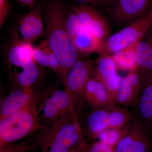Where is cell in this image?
<instances>
[{"label": "cell", "mask_w": 152, "mask_h": 152, "mask_svg": "<svg viewBox=\"0 0 152 152\" xmlns=\"http://www.w3.org/2000/svg\"><path fill=\"white\" fill-rule=\"evenodd\" d=\"M67 12L62 0H49L44 14L46 39L58 60L62 80L80 57L66 27Z\"/></svg>", "instance_id": "6da1fadb"}, {"label": "cell", "mask_w": 152, "mask_h": 152, "mask_svg": "<svg viewBox=\"0 0 152 152\" xmlns=\"http://www.w3.org/2000/svg\"><path fill=\"white\" fill-rule=\"evenodd\" d=\"M38 145L39 152H69L78 146H86L76 112L43 129Z\"/></svg>", "instance_id": "7a4b0ae2"}, {"label": "cell", "mask_w": 152, "mask_h": 152, "mask_svg": "<svg viewBox=\"0 0 152 152\" xmlns=\"http://www.w3.org/2000/svg\"><path fill=\"white\" fill-rule=\"evenodd\" d=\"M13 34L7 53L9 74L17 87H32L40 76L38 65L33 57V46L22 41L17 32Z\"/></svg>", "instance_id": "3957f363"}, {"label": "cell", "mask_w": 152, "mask_h": 152, "mask_svg": "<svg viewBox=\"0 0 152 152\" xmlns=\"http://www.w3.org/2000/svg\"><path fill=\"white\" fill-rule=\"evenodd\" d=\"M44 128L35 101L16 113L0 119V141L14 143Z\"/></svg>", "instance_id": "277c9868"}, {"label": "cell", "mask_w": 152, "mask_h": 152, "mask_svg": "<svg viewBox=\"0 0 152 152\" xmlns=\"http://www.w3.org/2000/svg\"><path fill=\"white\" fill-rule=\"evenodd\" d=\"M152 27V9L143 16L112 35L103 44L100 54L112 55L137 45Z\"/></svg>", "instance_id": "5b68a950"}, {"label": "cell", "mask_w": 152, "mask_h": 152, "mask_svg": "<svg viewBox=\"0 0 152 152\" xmlns=\"http://www.w3.org/2000/svg\"><path fill=\"white\" fill-rule=\"evenodd\" d=\"M75 109L69 93L65 89H57L47 96L38 113L41 124L45 128L55 124L75 113Z\"/></svg>", "instance_id": "8992f818"}, {"label": "cell", "mask_w": 152, "mask_h": 152, "mask_svg": "<svg viewBox=\"0 0 152 152\" xmlns=\"http://www.w3.org/2000/svg\"><path fill=\"white\" fill-rule=\"evenodd\" d=\"M94 64V61L80 57L62 80L75 108L82 107L86 102V85Z\"/></svg>", "instance_id": "52a82bcc"}, {"label": "cell", "mask_w": 152, "mask_h": 152, "mask_svg": "<svg viewBox=\"0 0 152 152\" xmlns=\"http://www.w3.org/2000/svg\"><path fill=\"white\" fill-rule=\"evenodd\" d=\"M152 9L151 0H109L106 10L113 23L123 28Z\"/></svg>", "instance_id": "ba28073f"}, {"label": "cell", "mask_w": 152, "mask_h": 152, "mask_svg": "<svg viewBox=\"0 0 152 152\" xmlns=\"http://www.w3.org/2000/svg\"><path fill=\"white\" fill-rule=\"evenodd\" d=\"M66 25L70 37L80 55L101 53L103 43L87 29L73 10L67 12Z\"/></svg>", "instance_id": "9c48e42d"}, {"label": "cell", "mask_w": 152, "mask_h": 152, "mask_svg": "<svg viewBox=\"0 0 152 152\" xmlns=\"http://www.w3.org/2000/svg\"><path fill=\"white\" fill-rule=\"evenodd\" d=\"M72 10L87 29L103 43L112 35L108 21L97 8L79 4L74 7Z\"/></svg>", "instance_id": "30bf717a"}, {"label": "cell", "mask_w": 152, "mask_h": 152, "mask_svg": "<svg viewBox=\"0 0 152 152\" xmlns=\"http://www.w3.org/2000/svg\"><path fill=\"white\" fill-rule=\"evenodd\" d=\"M118 68L112 55L100 54L95 61L92 74L106 88L114 102L122 78L118 74Z\"/></svg>", "instance_id": "8fae6325"}, {"label": "cell", "mask_w": 152, "mask_h": 152, "mask_svg": "<svg viewBox=\"0 0 152 152\" xmlns=\"http://www.w3.org/2000/svg\"><path fill=\"white\" fill-rule=\"evenodd\" d=\"M44 21L42 7L39 5L35 6L18 21L19 37L24 42L32 45L44 34Z\"/></svg>", "instance_id": "7c38bea8"}, {"label": "cell", "mask_w": 152, "mask_h": 152, "mask_svg": "<svg viewBox=\"0 0 152 152\" xmlns=\"http://www.w3.org/2000/svg\"><path fill=\"white\" fill-rule=\"evenodd\" d=\"M144 85L136 71L129 72L122 78L114 102L123 107L134 106L141 94Z\"/></svg>", "instance_id": "4fadbf2b"}, {"label": "cell", "mask_w": 152, "mask_h": 152, "mask_svg": "<svg viewBox=\"0 0 152 152\" xmlns=\"http://www.w3.org/2000/svg\"><path fill=\"white\" fill-rule=\"evenodd\" d=\"M136 72L144 87L152 80V27L136 45Z\"/></svg>", "instance_id": "5bb4252c"}, {"label": "cell", "mask_w": 152, "mask_h": 152, "mask_svg": "<svg viewBox=\"0 0 152 152\" xmlns=\"http://www.w3.org/2000/svg\"><path fill=\"white\" fill-rule=\"evenodd\" d=\"M35 101L32 87H17L1 102L0 119L22 110Z\"/></svg>", "instance_id": "9a60e30c"}, {"label": "cell", "mask_w": 152, "mask_h": 152, "mask_svg": "<svg viewBox=\"0 0 152 152\" xmlns=\"http://www.w3.org/2000/svg\"><path fill=\"white\" fill-rule=\"evenodd\" d=\"M85 98L86 102L93 109L104 107L114 103L104 86L94 77H90L87 82Z\"/></svg>", "instance_id": "2e32d148"}, {"label": "cell", "mask_w": 152, "mask_h": 152, "mask_svg": "<svg viewBox=\"0 0 152 152\" xmlns=\"http://www.w3.org/2000/svg\"><path fill=\"white\" fill-rule=\"evenodd\" d=\"M133 107L138 122L148 129L152 126V80L145 86Z\"/></svg>", "instance_id": "e0dca14e"}, {"label": "cell", "mask_w": 152, "mask_h": 152, "mask_svg": "<svg viewBox=\"0 0 152 152\" xmlns=\"http://www.w3.org/2000/svg\"><path fill=\"white\" fill-rule=\"evenodd\" d=\"M110 105L100 108L93 109L88 115L85 133L90 140L97 139L101 132L109 128Z\"/></svg>", "instance_id": "ac0fdd59"}, {"label": "cell", "mask_w": 152, "mask_h": 152, "mask_svg": "<svg viewBox=\"0 0 152 152\" xmlns=\"http://www.w3.org/2000/svg\"><path fill=\"white\" fill-rule=\"evenodd\" d=\"M33 58L38 65L48 68L59 75L60 66L58 60L49 46L47 40L42 41L37 45L33 46Z\"/></svg>", "instance_id": "d6986e66"}, {"label": "cell", "mask_w": 152, "mask_h": 152, "mask_svg": "<svg viewBox=\"0 0 152 152\" xmlns=\"http://www.w3.org/2000/svg\"><path fill=\"white\" fill-rule=\"evenodd\" d=\"M133 114L124 107L113 103L110 106L109 128L124 127L133 121Z\"/></svg>", "instance_id": "ffe728a7"}, {"label": "cell", "mask_w": 152, "mask_h": 152, "mask_svg": "<svg viewBox=\"0 0 152 152\" xmlns=\"http://www.w3.org/2000/svg\"><path fill=\"white\" fill-rule=\"evenodd\" d=\"M136 45L123 49L112 55L118 69L129 72L136 71Z\"/></svg>", "instance_id": "44dd1931"}, {"label": "cell", "mask_w": 152, "mask_h": 152, "mask_svg": "<svg viewBox=\"0 0 152 152\" xmlns=\"http://www.w3.org/2000/svg\"><path fill=\"white\" fill-rule=\"evenodd\" d=\"M136 121L137 123V133L133 152H150L151 142L148 132V129Z\"/></svg>", "instance_id": "7402d4cb"}, {"label": "cell", "mask_w": 152, "mask_h": 152, "mask_svg": "<svg viewBox=\"0 0 152 152\" xmlns=\"http://www.w3.org/2000/svg\"><path fill=\"white\" fill-rule=\"evenodd\" d=\"M133 120L124 127L120 129L109 128L105 130L99 134L97 139L99 141L115 147L119 141L130 130Z\"/></svg>", "instance_id": "603a6c76"}, {"label": "cell", "mask_w": 152, "mask_h": 152, "mask_svg": "<svg viewBox=\"0 0 152 152\" xmlns=\"http://www.w3.org/2000/svg\"><path fill=\"white\" fill-rule=\"evenodd\" d=\"M137 129V121L134 118L130 130L115 146V152H133Z\"/></svg>", "instance_id": "cb8c5ba5"}, {"label": "cell", "mask_w": 152, "mask_h": 152, "mask_svg": "<svg viewBox=\"0 0 152 152\" xmlns=\"http://www.w3.org/2000/svg\"><path fill=\"white\" fill-rule=\"evenodd\" d=\"M32 146L28 143L15 144L0 141V152H31Z\"/></svg>", "instance_id": "d4e9b609"}, {"label": "cell", "mask_w": 152, "mask_h": 152, "mask_svg": "<svg viewBox=\"0 0 152 152\" xmlns=\"http://www.w3.org/2000/svg\"><path fill=\"white\" fill-rule=\"evenodd\" d=\"M85 152H115V147L98 141L88 145Z\"/></svg>", "instance_id": "484cf974"}, {"label": "cell", "mask_w": 152, "mask_h": 152, "mask_svg": "<svg viewBox=\"0 0 152 152\" xmlns=\"http://www.w3.org/2000/svg\"><path fill=\"white\" fill-rule=\"evenodd\" d=\"M11 6L10 0H0V28L2 27L10 15Z\"/></svg>", "instance_id": "4316f807"}, {"label": "cell", "mask_w": 152, "mask_h": 152, "mask_svg": "<svg viewBox=\"0 0 152 152\" xmlns=\"http://www.w3.org/2000/svg\"><path fill=\"white\" fill-rule=\"evenodd\" d=\"M80 4H86L93 6L95 7L103 8L106 9L109 0H76Z\"/></svg>", "instance_id": "83f0119b"}, {"label": "cell", "mask_w": 152, "mask_h": 152, "mask_svg": "<svg viewBox=\"0 0 152 152\" xmlns=\"http://www.w3.org/2000/svg\"><path fill=\"white\" fill-rule=\"evenodd\" d=\"M38 1L39 0H17L22 5L28 8L34 7Z\"/></svg>", "instance_id": "f1b7e54d"}, {"label": "cell", "mask_w": 152, "mask_h": 152, "mask_svg": "<svg viewBox=\"0 0 152 152\" xmlns=\"http://www.w3.org/2000/svg\"><path fill=\"white\" fill-rule=\"evenodd\" d=\"M88 145H87L86 146H78L72 149L69 152H85V150Z\"/></svg>", "instance_id": "f546056e"}, {"label": "cell", "mask_w": 152, "mask_h": 152, "mask_svg": "<svg viewBox=\"0 0 152 152\" xmlns=\"http://www.w3.org/2000/svg\"><path fill=\"white\" fill-rule=\"evenodd\" d=\"M151 1H152V0H151Z\"/></svg>", "instance_id": "4dcf8cb0"}, {"label": "cell", "mask_w": 152, "mask_h": 152, "mask_svg": "<svg viewBox=\"0 0 152 152\" xmlns=\"http://www.w3.org/2000/svg\"><path fill=\"white\" fill-rule=\"evenodd\" d=\"M151 152H152V151H151Z\"/></svg>", "instance_id": "1f68e13d"}]
</instances>
